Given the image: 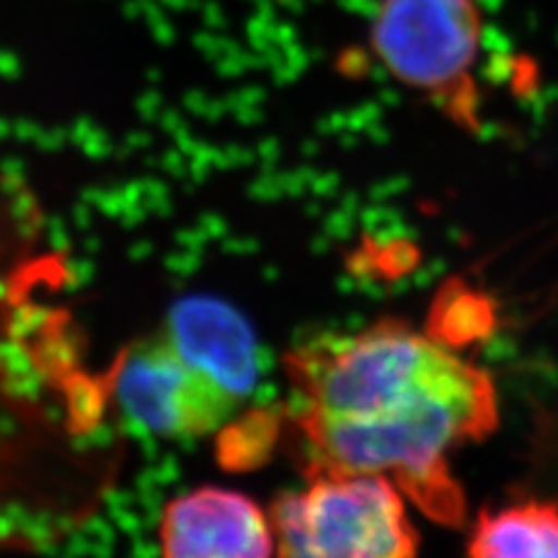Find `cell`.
<instances>
[{
	"label": "cell",
	"instance_id": "1",
	"mask_svg": "<svg viewBox=\"0 0 558 558\" xmlns=\"http://www.w3.org/2000/svg\"><path fill=\"white\" fill-rule=\"evenodd\" d=\"M284 371L307 480L384 475L433 521L461 526L449 453L498 428L492 375L398 319L310 338L289 349Z\"/></svg>",
	"mask_w": 558,
	"mask_h": 558
},
{
	"label": "cell",
	"instance_id": "2",
	"mask_svg": "<svg viewBox=\"0 0 558 558\" xmlns=\"http://www.w3.org/2000/svg\"><path fill=\"white\" fill-rule=\"evenodd\" d=\"M65 264L51 247L35 191L0 172V547L38 539L24 521L31 508L16 494L20 473L35 477L20 453L86 438L112 405L105 373L77 365L75 330L61 301Z\"/></svg>",
	"mask_w": 558,
	"mask_h": 558
},
{
	"label": "cell",
	"instance_id": "3",
	"mask_svg": "<svg viewBox=\"0 0 558 558\" xmlns=\"http://www.w3.org/2000/svg\"><path fill=\"white\" fill-rule=\"evenodd\" d=\"M277 558H418L403 492L384 475H317L270 508Z\"/></svg>",
	"mask_w": 558,
	"mask_h": 558
},
{
	"label": "cell",
	"instance_id": "4",
	"mask_svg": "<svg viewBox=\"0 0 558 558\" xmlns=\"http://www.w3.org/2000/svg\"><path fill=\"white\" fill-rule=\"evenodd\" d=\"M112 408L137 428L161 438H201L217 433L242 403L189 365L161 330L131 342L110 371Z\"/></svg>",
	"mask_w": 558,
	"mask_h": 558
},
{
	"label": "cell",
	"instance_id": "5",
	"mask_svg": "<svg viewBox=\"0 0 558 558\" xmlns=\"http://www.w3.org/2000/svg\"><path fill=\"white\" fill-rule=\"evenodd\" d=\"M480 38L475 0H384L373 26L381 63L424 92L449 89L468 75Z\"/></svg>",
	"mask_w": 558,
	"mask_h": 558
},
{
	"label": "cell",
	"instance_id": "6",
	"mask_svg": "<svg viewBox=\"0 0 558 558\" xmlns=\"http://www.w3.org/2000/svg\"><path fill=\"white\" fill-rule=\"evenodd\" d=\"M159 547L161 558H272L275 533L250 496L196 486L163 508Z\"/></svg>",
	"mask_w": 558,
	"mask_h": 558
},
{
	"label": "cell",
	"instance_id": "7",
	"mask_svg": "<svg viewBox=\"0 0 558 558\" xmlns=\"http://www.w3.org/2000/svg\"><path fill=\"white\" fill-rule=\"evenodd\" d=\"M159 330L189 365L238 403L250 398L260 377V349L250 322L229 303L205 295L178 301Z\"/></svg>",
	"mask_w": 558,
	"mask_h": 558
},
{
	"label": "cell",
	"instance_id": "8",
	"mask_svg": "<svg viewBox=\"0 0 558 558\" xmlns=\"http://www.w3.org/2000/svg\"><path fill=\"white\" fill-rule=\"evenodd\" d=\"M468 558H558V502L523 498L480 510Z\"/></svg>",
	"mask_w": 558,
	"mask_h": 558
},
{
	"label": "cell",
	"instance_id": "9",
	"mask_svg": "<svg viewBox=\"0 0 558 558\" xmlns=\"http://www.w3.org/2000/svg\"><path fill=\"white\" fill-rule=\"evenodd\" d=\"M498 328V307L492 295L468 284L465 279H447L428 307L424 333L438 344L463 352L486 342Z\"/></svg>",
	"mask_w": 558,
	"mask_h": 558
},
{
	"label": "cell",
	"instance_id": "10",
	"mask_svg": "<svg viewBox=\"0 0 558 558\" xmlns=\"http://www.w3.org/2000/svg\"><path fill=\"white\" fill-rule=\"evenodd\" d=\"M284 408H252L238 412L217 430V461L229 473H252L270 463L284 435Z\"/></svg>",
	"mask_w": 558,
	"mask_h": 558
}]
</instances>
